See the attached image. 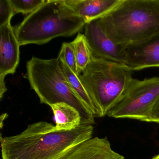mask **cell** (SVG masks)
<instances>
[{"label": "cell", "instance_id": "cell-16", "mask_svg": "<svg viewBox=\"0 0 159 159\" xmlns=\"http://www.w3.org/2000/svg\"><path fill=\"white\" fill-rule=\"evenodd\" d=\"M64 59L70 68L75 73L78 74L75 51L72 43H64L62 44L59 55Z\"/></svg>", "mask_w": 159, "mask_h": 159}, {"label": "cell", "instance_id": "cell-4", "mask_svg": "<svg viewBox=\"0 0 159 159\" xmlns=\"http://www.w3.org/2000/svg\"><path fill=\"white\" fill-rule=\"evenodd\" d=\"M26 69L28 80L40 103L50 107L66 103L79 111L81 124L95 123V117L70 85L58 57L43 59L33 57L27 62Z\"/></svg>", "mask_w": 159, "mask_h": 159}, {"label": "cell", "instance_id": "cell-9", "mask_svg": "<svg viewBox=\"0 0 159 159\" xmlns=\"http://www.w3.org/2000/svg\"><path fill=\"white\" fill-rule=\"evenodd\" d=\"M59 159H125L112 149L107 138L92 137L74 146Z\"/></svg>", "mask_w": 159, "mask_h": 159}, {"label": "cell", "instance_id": "cell-5", "mask_svg": "<svg viewBox=\"0 0 159 159\" xmlns=\"http://www.w3.org/2000/svg\"><path fill=\"white\" fill-rule=\"evenodd\" d=\"M134 71L127 66L93 55L79 77L92 99L96 117L107 115L133 80Z\"/></svg>", "mask_w": 159, "mask_h": 159}, {"label": "cell", "instance_id": "cell-13", "mask_svg": "<svg viewBox=\"0 0 159 159\" xmlns=\"http://www.w3.org/2000/svg\"><path fill=\"white\" fill-rule=\"evenodd\" d=\"M58 58L60 66L70 85L96 117L95 108L88 92L80 79L79 74L75 73L70 68L61 57L58 55Z\"/></svg>", "mask_w": 159, "mask_h": 159}, {"label": "cell", "instance_id": "cell-11", "mask_svg": "<svg viewBox=\"0 0 159 159\" xmlns=\"http://www.w3.org/2000/svg\"><path fill=\"white\" fill-rule=\"evenodd\" d=\"M85 24L101 18L116 8L121 0H65Z\"/></svg>", "mask_w": 159, "mask_h": 159}, {"label": "cell", "instance_id": "cell-1", "mask_svg": "<svg viewBox=\"0 0 159 159\" xmlns=\"http://www.w3.org/2000/svg\"><path fill=\"white\" fill-rule=\"evenodd\" d=\"M94 128L81 124L70 131L58 130L52 123L39 121L22 133L0 137L2 159H59L70 149L92 138Z\"/></svg>", "mask_w": 159, "mask_h": 159}, {"label": "cell", "instance_id": "cell-12", "mask_svg": "<svg viewBox=\"0 0 159 159\" xmlns=\"http://www.w3.org/2000/svg\"><path fill=\"white\" fill-rule=\"evenodd\" d=\"M53 112L56 127L58 130L70 131L81 125L79 111L72 106L61 103L51 106Z\"/></svg>", "mask_w": 159, "mask_h": 159}, {"label": "cell", "instance_id": "cell-6", "mask_svg": "<svg viewBox=\"0 0 159 159\" xmlns=\"http://www.w3.org/2000/svg\"><path fill=\"white\" fill-rule=\"evenodd\" d=\"M159 98V77L142 80L133 79L120 100L107 116L148 122L154 104Z\"/></svg>", "mask_w": 159, "mask_h": 159}, {"label": "cell", "instance_id": "cell-17", "mask_svg": "<svg viewBox=\"0 0 159 159\" xmlns=\"http://www.w3.org/2000/svg\"><path fill=\"white\" fill-rule=\"evenodd\" d=\"M15 15L11 0H0V27L11 24Z\"/></svg>", "mask_w": 159, "mask_h": 159}, {"label": "cell", "instance_id": "cell-3", "mask_svg": "<svg viewBox=\"0 0 159 159\" xmlns=\"http://www.w3.org/2000/svg\"><path fill=\"white\" fill-rule=\"evenodd\" d=\"M85 24L65 0H46L16 27L15 32L20 45H41L57 37L73 36Z\"/></svg>", "mask_w": 159, "mask_h": 159}, {"label": "cell", "instance_id": "cell-19", "mask_svg": "<svg viewBox=\"0 0 159 159\" xmlns=\"http://www.w3.org/2000/svg\"><path fill=\"white\" fill-rule=\"evenodd\" d=\"M4 77H0V98H3L4 94L7 91V89L4 82Z\"/></svg>", "mask_w": 159, "mask_h": 159}, {"label": "cell", "instance_id": "cell-7", "mask_svg": "<svg viewBox=\"0 0 159 159\" xmlns=\"http://www.w3.org/2000/svg\"><path fill=\"white\" fill-rule=\"evenodd\" d=\"M84 35L93 56L125 65L124 47L115 44L103 29L99 18L85 24Z\"/></svg>", "mask_w": 159, "mask_h": 159}, {"label": "cell", "instance_id": "cell-14", "mask_svg": "<svg viewBox=\"0 0 159 159\" xmlns=\"http://www.w3.org/2000/svg\"><path fill=\"white\" fill-rule=\"evenodd\" d=\"M72 43L75 51L78 74H80L86 69L93 55L84 34L78 33Z\"/></svg>", "mask_w": 159, "mask_h": 159}, {"label": "cell", "instance_id": "cell-8", "mask_svg": "<svg viewBox=\"0 0 159 159\" xmlns=\"http://www.w3.org/2000/svg\"><path fill=\"white\" fill-rule=\"evenodd\" d=\"M125 66L134 70L159 67V32L141 42L124 47Z\"/></svg>", "mask_w": 159, "mask_h": 159}, {"label": "cell", "instance_id": "cell-20", "mask_svg": "<svg viewBox=\"0 0 159 159\" xmlns=\"http://www.w3.org/2000/svg\"><path fill=\"white\" fill-rule=\"evenodd\" d=\"M152 159H159V154L155 155Z\"/></svg>", "mask_w": 159, "mask_h": 159}, {"label": "cell", "instance_id": "cell-15", "mask_svg": "<svg viewBox=\"0 0 159 159\" xmlns=\"http://www.w3.org/2000/svg\"><path fill=\"white\" fill-rule=\"evenodd\" d=\"M46 0H11L15 14H30L40 7Z\"/></svg>", "mask_w": 159, "mask_h": 159}, {"label": "cell", "instance_id": "cell-18", "mask_svg": "<svg viewBox=\"0 0 159 159\" xmlns=\"http://www.w3.org/2000/svg\"><path fill=\"white\" fill-rule=\"evenodd\" d=\"M148 122L159 124V98L152 109Z\"/></svg>", "mask_w": 159, "mask_h": 159}, {"label": "cell", "instance_id": "cell-2", "mask_svg": "<svg viewBox=\"0 0 159 159\" xmlns=\"http://www.w3.org/2000/svg\"><path fill=\"white\" fill-rule=\"evenodd\" d=\"M99 19L115 44L125 47L141 42L159 32V0H121Z\"/></svg>", "mask_w": 159, "mask_h": 159}, {"label": "cell", "instance_id": "cell-10", "mask_svg": "<svg viewBox=\"0 0 159 159\" xmlns=\"http://www.w3.org/2000/svg\"><path fill=\"white\" fill-rule=\"evenodd\" d=\"M0 77L13 74L20 61V43L11 24L0 27Z\"/></svg>", "mask_w": 159, "mask_h": 159}]
</instances>
